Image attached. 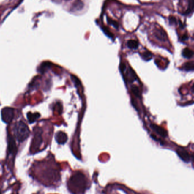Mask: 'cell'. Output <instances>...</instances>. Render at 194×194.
<instances>
[{
  "instance_id": "cell-14",
  "label": "cell",
  "mask_w": 194,
  "mask_h": 194,
  "mask_svg": "<svg viewBox=\"0 0 194 194\" xmlns=\"http://www.w3.org/2000/svg\"><path fill=\"white\" fill-rule=\"evenodd\" d=\"M194 11V0H189V4L186 13L187 14L191 13Z\"/></svg>"
},
{
  "instance_id": "cell-1",
  "label": "cell",
  "mask_w": 194,
  "mask_h": 194,
  "mask_svg": "<svg viewBox=\"0 0 194 194\" xmlns=\"http://www.w3.org/2000/svg\"><path fill=\"white\" fill-rule=\"evenodd\" d=\"M14 134L19 142H23L29 137L30 131L25 123L20 121L17 122L14 127Z\"/></svg>"
},
{
  "instance_id": "cell-8",
  "label": "cell",
  "mask_w": 194,
  "mask_h": 194,
  "mask_svg": "<svg viewBox=\"0 0 194 194\" xmlns=\"http://www.w3.org/2000/svg\"><path fill=\"white\" fill-rule=\"evenodd\" d=\"M8 149H9V153L13 154L15 150V143L13 138L11 136H9V138L8 140Z\"/></svg>"
},
{
  "instance_id": "cell-3",
  "label": "cell",
  "mask_w": 194,
  "mask_h": 194,
  "mask_svg": "<svg viewBox=\"0 0 194 194\" xmlns=\"http://www.w3.org/2000/svg\"><path fill=\"white\" fill-rule=\"evenodd\" d=\"M2 119L5 122H10L14 117L13 109L11 108L6 107L2 110Z\"/></svg>"
},
{
  "instance_id": "cell-15",
  "label": "cell",
  "mask_w": 194,
  "mask_h": 194,
  "mask_svg": "<svg viewBox=\"0 0 194 194\" xmlns=\"http://www.w3.org/2000/svg\"><path fill=\"white\" fill-rule=\"evenodd\" d=\"M142 58L145 60H149L152 58V54L150 51H146L142 54Z\"/></svg>"
},
{
  "instance_id": "cell-16",
  "label": "cell",
  "mask_w": 194,
  "mask_h": 194,
  "mask_svg": "<svg viewBox=\"0 0 194 194\" xmlns=\"http://www.w3.org/2000/svg\"><path fill=\"white\" fill-rule=\"evenodd\" d=\"M132 91L133 92V94L137 97L140 96V90L138 89V88L137 86H133L132 88Z\"/></svg>"
},
{
  "instance_id": "cell-7",
  "label": "cell",
  "mask_w": 194,
  "mask_h": 194,
  "mask_svg": "<svg viewBox=\"0 0 194 194\" xmlns=\"http://www.w3.org/2000/svg\"><path fill=\"white\" fill-rule=\"evenodd\" d=\"M176 153L182 160L186 162V163H188L190 161V155L188 153L187 151H186L184 150L179 149V150H176Z\"/></svg>"
},
{
  "instance_id": "cell-11",
  "label": "cell",
  "mask_w": 194,
  "mask_h": 194,
  "mask_svg": "<svg viewBox=\"0 0 194 194\" xmlns=\"http://www.w3.org/2000/svg\"><path fill=\"white\" fill-rule=\"evenodd\" d=\"M127 47L131 49H136L138 47V42L134 40H128L127 42Z\"/></svg>"
},
{
  "instance_id": "cell-6",
  "label": "cell",
  "mask_w": 194,
  "mask_h": 194,
  "mask_svg": "<svg viewBox=\"0 0 194 194\" xmlns=\"http://www.w3.org/2000/svg\"><path fill=\"white\" fill-rule=\"evenodd\" d=\"M55 138L59 144H64L67 140V135L62 132H58L55 135Z\"/></svg>"
},
{
  "instance_id": "cell-4",
  "label": "cell",
  "mask_w": 194,
  "mask_h": 194,
  "mask_svg": "<svg viewBox=\"0 0 194 194\" xmlns=\"http://www.w3.org/2000/svg\"><path fill=\"white\" fill-rule=\"evenodd\" d=\"M154 36L161 41L165 42L167 40V34L165 31L161 27H155L153 31Z\"/></svg>"
},
{
  "instance_id": "cell-9",
  "label": "cell",
  "mask_w": 194,
  "mask_h": 194,
  "mask_svg": "<svg viewBox=\"0 0 194 194\" xmlns=\"http://www.w3.org/2000/svg\"><path fill=\"white\" fill-rule=\"evenodd\" d=\"M182 55L186 58H191L194 55V51L188 48H184L182 51Z\"/></svg>"
},
{
  "instance_id": "cell-5",
  "label": "cell",
  "mask_w": 194,
  "mask_h": 194,
  "mask_svg": "<svg viewBox=\"0 0 194 194\" xmlns=\"http://www.w3.org/2000/svg\"><path fill=\"white\" fill-rule=\"evenodd\" d=\"M150 127H152L154 131L157 133L161 135L163 137H166L167 136V131H166L163 128L160 127L154 124H150Z\"/></svg>"
},
{
  "instance_id": "cell-12",
  "label": "cell",
  "mask_w": 194,
  "mask_h": 194,
  "mask_svg": "<svg viewBox=\"0 0 194 194\" xmlns=\"http://www.w3.org/2000/svg\"><path fill=\"white\" fill-rule=\"evenodd\" d=\"M40 114L39 113H29L27 114V119L29 121V122L30 123L31 122H34L39 117H40Z\"/></svg>"
},
{
  "instance_id": "cell-22",
  "label": "cell",
  "mask_w": 194,
  "mask_h": 194,
  "mask_svg": "<svg viewBox=\"0 0 194 194\" xmlns=\"http://www.w3.org/2000/svg\"><path fill=\"white\" fill-rule=\"evenodd\" d=\"M193 161H194V154L193 155Z\"/></svg>"
},
{
  "instance_id": "cell-2",
  "label": "cell",
  "mask_w": 194,
  "mask_h": 194,
  "mask_svg": "<svg viewBox=\"0 0 194 194\" xmlns=\"http://www.w3.org/2000/svg\"><path fill=\"white\" fill-rule=\"evenodd\" d=\"M70 182L75 187L81 188H84L86 187L85 177L81 173H78L74 175L71 178Z\"/></svg>"
},
{
  "instance_id": "cell-18",
  "label": "cell",
  "mask_w": 194,
  "mask_h": 194,
  "mask_svg": "<svg viewBox=\"0 0 194 194\" xmlns=\"http://www.w3.org/2000/svg\"><path fill=\"white\" fill-rule=\"evenodd\" d=\"M108 23L109 24L113 25L114 27H116V28H118L119 27V24H118V23L117 22L112 20L111 19H109V18H108Z\"/></svg>"
},
{
  "instance_id": "cell-21",
  "label": "cell",
  "mask_w": 194,
  "mask_h": 194,
  "mask_svg": "<svg viewBox=\"0 0 194 194\" xmlns=\"http://www.w3.org/2000/svg\"><path fill=\"white\" fill-rule=\"evenodd\" d=\"M192 91H193V92L194 94V84H193V87H192Z\"/></svg>"
},
{
  "instance_id": "cell-17",
  "label": "cell",
  "mask_w": 194,
  "mask_h": 194,
  "mask_svg": "<svg viewBox=\"0 0 194 194\" xmlns=\"http://www.w3.org/2000/svg\"><path fill=\"white\" fill-rule=\"evenodd\" d=\"M102 29L104 34H105L108 37H109L110 38H113V35L111 33V31L109 30H108L106 27H102Z\"/></svg>"
},
{
  "instance_id": "cell-19",
  "label": "cell",
  "mask_w": 194,
  "mask_h": 194,
  "mask_svg": "<svg viewBox=\"0 0 194 194\" xmlns=\"http://www.w3.org/2000/svg\"><path fill=\"white\" fill-rule=\"evenodd\" d=\"M169 20H170V22L171 23H173V22H175V21H176V20H175V18L174 17H171L170 18Z\"/></svg>"
},
{
  "instance_id": "cell-13",
  "label": "cell",
  "mask_w": 194,
  "mask_h": 194,
  "mask_svg": "<svg viewBox=\"0 0 194 194\" xmlns=\"http://www.w3.org/2000/svg\"><path fill=\"white\" fill-rule=\"evenodd\" d=\"M184 70L186 71H193L194 70V61L187 62L184 64Z\"/></svg>"
},
{
  "instance_id": "cell-10",
  "label": "cell",
  "mask_w": 194,
  "mask_h": 194,
  "mask_svg": "<svg viewBox=\"0 0 194 194\" xmlns=\"http://www.w3.org/2000/svg\"><path fill=\"white\" fill-rule=\"evenodd\" d=\"M73 7L76 10H81L84 7V3L81 0H76L73 4Z\"/></svg>"
},
{
  "instance_id": "cell-20",
  "label": "cell",
  "mask_w": 194,
  "mask_h": 194,
  "mask_svg": "<svg viewBox=\"0 0 194 194\" xmlns=\"http://www.w3.org/2000/svg\"><path fill=\"white\" fill-rule=\"evenodd\" d=\"M186 39H187V35H184L183 37V38H182V40H185Z\"/></svg>"
}]
</instances>
